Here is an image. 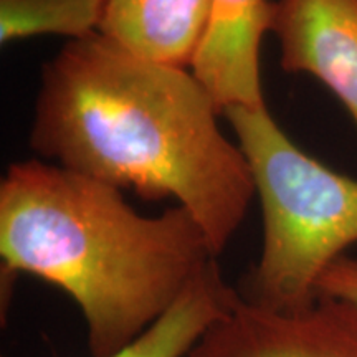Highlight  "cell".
<instances>
[{"label": "cell", "instance_id": "1", "mask_svg": "<svg viewBox=\"0 0 357 357\" xmlns=\"http://www.w3.org/2000/svg\"><path fill=\"white\" fill-rule=\"evenodd\" d=\"M220 114L192 70L144 60L98 32L68 40L43 63L30 147L144 199H176L218 258L255 197L248 160Z\"/></svg>", "mask_w": 357, "mask_h": 357}, {"label": "cell", "instance_id": "2", "mask_svg": "<svg viewBox=\"0 0 357 357\" xmlns=\"http://www.w3.org/2000/svg\"><path fill=\"white\" fill-rule=\"evenodd\" d=\"M2 270L60 288L86 323L93 357L123 349L217 260L187 208L141 215L121 189L42 159L0 182Z\"/></svg>", "mask_w": 357, "mask_h": 357}, {"label": "cell", "instance_id": "3", "mask_svg": "<svg viewBox=\"0 0 357 357\" xmlns=\"http://www.w3.org/2000/svg\"><path fill=\"white\" fill-rule=\"evenodd\" d=\"M223 116L248 160L263 213L261 255L240 296L271 311L305 310L318 301L326 268L357 242V178L305 153L266 106Z\"/></svg>", "mask_w": 357, "mask_h": 357}, {"label": "cell", "instance_id": "4", "mask_svg": "<svg viewBox=\"0 0 357 357\" xmlns=\"http://www.w3.org/2000/svg\"><path fill=\"white\" fill-rule=\"evenodd\" d=\"M187 357H357V305L333 296L300 311L235 301Z\"/></svg>", "mask_w": 357, "mask_h": 357}, {"label": "cell", "instance_id": "5", "mask_svg": "<svg viewBox=\"0 0 357 357\" xmlns=\"http://www.w3.org/2000/svg\"><path fill=\"white\" fill-rule=\"evenodd\" d=\"M280 65L324 84L357 128V0H273Z\"/></svg>", "mask_w": 357, "mask_h": 357}, {"label": "cell", "instance_id": "6", "mask_svg": "<svg viewBox=\"0 0 357 357\" xmlns=\"http://www.w3.org/2000/svg\"><path fill=\"white\" fill-rule=\"evenodd\" d=\"M271 10V0H211L207 29L190 70L222 113L266 106L260 53Z\"/></svg>", "mask_w": 357, "mask_h": 357}, {"label": "cell", "instance_id": "7", "mask_svg": "<svg viewBox=\"0 0 357 357\" xmlns=\"http://www.w3.org/2000/svg\"><path fill=\"white\" fill-rule=\"evenodd\" d=\"M211 0H105L100 33L132 55L190 68Z\"/></svg>", "mask_w": 357, "mask_h": 357}, {"label": "cell", "instance_id": "8", "mask_svg": "<svg viewBox=\"0 0 357 357\" xmlns=\"http://www.w3.org/2000/svg\"><path fill=\"white\" fill-rule=\"evenodd\" d=\"M236 300L238 289L227 283L218 261L212 260L154 324L108 357H187Z\"/></svg>", "mask_w": 357, "mask_h": 357}, {"label": "cell", "instance_id": "9", "mask_svg": "<svg viewBox=\"0 0 357 357\" xmlns=\"http://www.w3.org/2000/svg\"><path fill=\"white\" fill-rule=\"evenodd\" d=\"M105 0H0V42L43 35L82 40L100 32Z\"/></svg>", "mask_w": 357, "mask_h": 357}, {"label": "cell", "instance_id": "10", "mask_svg": "<svg viewBox=\"0 0 357 357\" xmlns=\"http://www.w3.org/2000/svg\"><path fill=\"white\" fill-rule=\"evenodd\" d=\"M318 293L357 305V258L342 255L333 261L321 276Z\"/></svg>", "mask_w": 357, "mask_h": 357}]
</instances>
